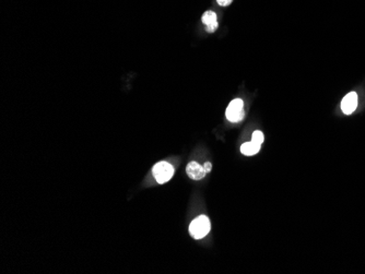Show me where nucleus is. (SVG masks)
Masks as SVG:
<instances>
[{"instance_id": "10", "label": "nucleus", "mask_w": 365, "mask_h": 274, "mask_svg": "<svg viewBox=\"0 0 365 274\" xmlns=\"http://www.w3.org/2000/svg\"><path fill=\"white\" fill-rule=\"evenodd\" d=\"M204 167H205V170H206V172H207V173H210V172H211V169H212L211 163L207 162V163H206V164H205Z\"/></svg>"}, {"instance_id": "6", "label": "nucleus", "mask_w": 365, "mask_h": 274, "mask_svg": "<svg viewBox=\"0 0 365 274\" xmlns=\"http://www.w3.org/2000/svg\"><path fill=\"white\" fill-rule=\"evenodd\" d=\"M203 23L206 25V31L208 33L216 32L219 27L217 14L213 11H206L203 15Z\"/></svg>"}, {"instance_id": "5", "label": "nucleus", "mask_w": 365, "mask_h": 274, "mask_svg": "<svg viewBox=\"0 0 365 274\" xmlns=\"http://www.w3.org/2000/svg\"><path fill=\"white\" fill-rule=\"evenodd\" d=\"M186 173L188 176L191 179H194V181H200V179H203L206 176V174H207L204 166L199 165V163L197 162H190V164L187 165Z\"/></svg>"}, {"instance_id": "9", "label": "nucleus", "mask_w": 365, "mask_h": 274, "mask_svg": "<svg viewBox=\"0 0 365 274\" xmlns=\"http://www.w3.org/2000/svg\"><path fill=\"white\" fill-rule=\"evenodd\" d=\"M217 1H218V3H219V5H220V6H222V7H226V6L231 5V2L233 1V0H217Z\"/></svg>"}, {"instance_id": "2", "label": "nucleus", "mask_w": 365, "mask_h": 274, "mask_svg": "<svg viewBox=\"0 0 365 274\" xmlns=\"http://www.w3.org/2000/svg\"><path fill=\"white\" fill-rule=\"evenodd\" d=\"M226 119L231 122H242L245 117V112H244V102L240 98H235L232 101L229 106H227L225 112Z\"/></svg>"}, {"instance_id": "3", "label": "nucleus", "mask_w": 365, "mask_h": 274, "mask_svg": "<svg viewBox=\"0 0 365 274\" xmlns=\"http://www.w3.org/2000/svg\"><path fill=\"white\" fill-rule=\"evenodd\" d=\"M152 174L159 183H165L173 177L174 167L167 162H160L153 166Z\"/></svg>"}, {"instance_id": "1", "label": "nucleus", "mask_w": 365, "mask_h": 274, "mask_svg": "<svg viewBox=\"0 0 365 274\" xmlns=\"http://www.w3.org/2000/svg\"><path fill=\"white\" fill-rule=\"evenodd\" d=\"M211 229L209 218L206 215L196 217L190 225V233L195 239H201L209 234Z\"/></svg>"}, {"instance_id": "8", "label": "nucleus", "mask_w": 365, "mask_h": 274, "mask_svg": "<svg viewBox=\"0 0 365 274\" xmlns=\"http://www.w3.org/2000/svg\"><path fill=\"white\" fill-rule=\"evenodd\" d=\"M265 140V137H264V134L259 130H256L254 134H253V138H252V141H254L255 143H258V144H263Z\"/></svg>"}, {"instance_id": "4", "label": "nucleus", "mask_w": 365, "mask_h": 274, "mask_svg": "<svg viewBox=\"0 0 365 274\" xmlns=\"http://www.w3.org/2000/svg\"><path fill=\"white\" fill-rule=\"evenodd\" d=\"M358 107V94L355 92H350L343 97L341 102V109L343 114L351 115Z\"/></svg>"}, {"instance_id": "7", "label": "nucleus", "mask_w": 365, "mask_h": 274, "mask_svg": "<svg viewBox=\"0 0 365 274\" xmlns=\"http://www.w3.org/2000/svg\"><path fill=\"white\" fill-rule=\"evenodd\" d=\"M259 150H260V144L255 143L254 141L244 143L242 147H240V152H242L244 155H246V156L255 155V154L259 152Z\"/></svg>"}]
</instances>
